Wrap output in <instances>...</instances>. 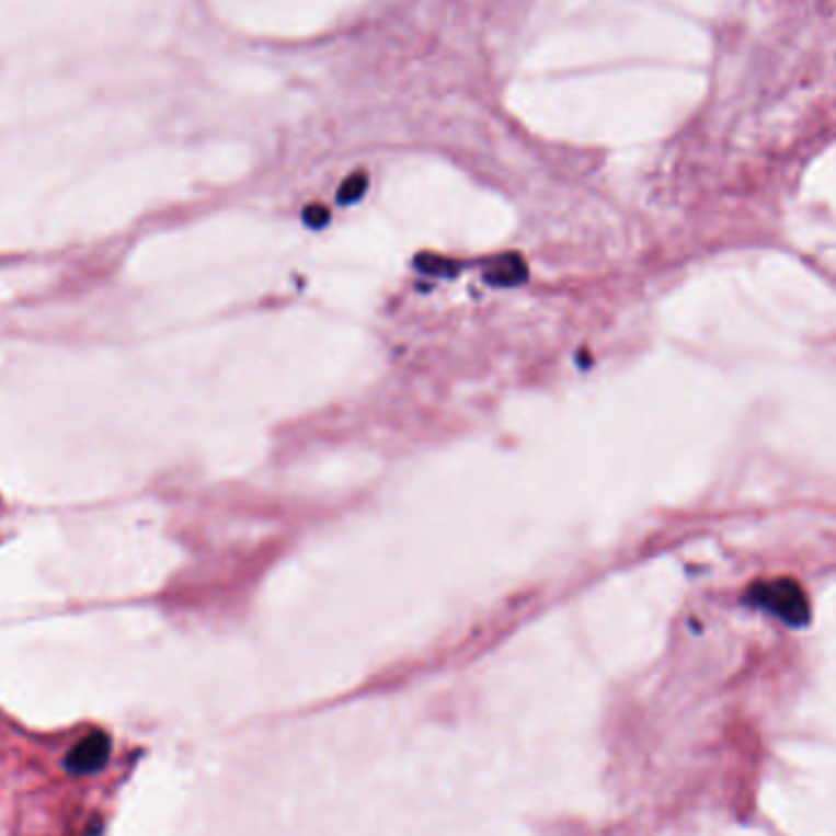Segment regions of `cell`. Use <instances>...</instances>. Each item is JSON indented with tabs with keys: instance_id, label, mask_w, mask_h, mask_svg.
<instances>
[{
	"instance_id": "cell-1",
	"label": "cell",
	"mask_w": 836,
	"mask_h": 836,
	"mask_svg": "<svg viewBox=\"0 0 836 836\" xmlns=\"http://www.w3.org/2000/svg\"><path fill=\"white\" fill-rule=\"evenodd\" d=\"M751 599L790 623H804L810 617L808 597H804L798 582L792 580L758 582V585L751 589Z\"/></svg>"
},
{
	"instance_id": "cell-2",
	"label": "cell",
	"mask_w": 836,
	"mask_h": 836,
	"mask_svg": "<svg viewBox=\"0 0 836 836\" xmlns=\"http://www.w3.org/2000/svg\"><path fill=\"white\" fill-rule=\"evenodd\" d=\"M108 756H111L108 734L93 732L69 748L65 766L69 772H73V776H91V772H96L105 766Z\"/></svg>"
}]
</instances>
